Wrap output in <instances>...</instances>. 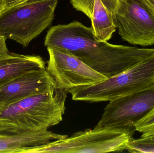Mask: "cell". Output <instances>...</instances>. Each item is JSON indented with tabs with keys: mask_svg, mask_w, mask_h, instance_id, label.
Returning <instances> with one entry per match:
<instances>
[{
	"mask_svg": "<svg viewBox=\"0 0 154 153\" xmlns=\"http://www.w3.org/2000/svg\"><path fill=\"white\" fill-rule=\"evenodd\" d=\"M44 45L67 50L107 78L125 71L154 53V49L113 45L100 40L91 27L77 21L51 27Z\"/></svg>",
	"mask_w": 154,
	"mask_h": 153,
	"instance_id": "6da1fadb",
	"label": "cell"
},
{
	"mask_svg": "<svg viewBox=\"0 0 154 153\" xmlns=\"http://www.w3.org/2000/svg\"><path fill=\"white\" fill-rule=\"evenodd\" d=\"M154 107V85L109 102L93 129L118 130L133 136L136 124Z\"/></svg>",
	"mask_w": 154,
	"mask_h": 153,
	"instance_id": "8992f818",
	"label": "cell"
},
{
	"mask_svg": "<svg viewBox=\"0 0 154 153\" xmlns=\"http://www.w3.org/2000/svg\"><path fill=\"white\" fill-rule=\"evenodd\" d=\"M28 0H7V8L24 2Z\"/></svg>",
	"mask_w": 154,
	"mask_h": 153,
	"instance_id": "d6986e66",
	"label": "cell"
},
{
	"mask_svg": "<svg viewBox=\"0 0 154 153\" xmlns=\"http://www.w3.org/2000/svg\"><path fill=\"white\" fill-rule=\"evenodd\" d=\"M49 58L46 66L57 87L69 91L94 85L107 79L67 50L47 48Z\"/></svg>",
	"mask_w": 154,
	"mask_h": 153,
	"instance_id": "ba28073f",
	"label": "cell"
},
{
	"mask_svg": "<svg viewBox=\"0 0 154 153\" xmlns=\"http://www.w3.org/2000/svg\"><path fill=\"white\" fill-rule=\"evenodd\" d=\"M114 15L104 5L101 0H95L91 28L96 37L107 41L116 29Z\"/></svg>",
	"mask_w": 154,
	"mask_h": 153,
	"instance_id": "7c38bea8",
	"label": "cell"
},
{
	"mask_svg": "<svg viewBox=\"0 0 154 153\" xmlns=\"http://www.w3.org/2000/svg\"><path fill=\"white\" fill-rule=\"evenodd\" d=\"M126 150L131 153H154V138L130 139Z\"/></svg>",
	"mask_w": 154,
	"mask_h": 153,
	"instance_id": "4fadbf2b",
	"label": "cell"
},
{
	"mask_svg": "<svg viewBox=\"0 0 154 153\" xmlns=\"http://www.w3.org/2000/svg\"><path fill=\"white\" fill-rule=\"evenodd\" d=\"M67 137L48 129L23 131L0 127V153H31L36 146Z\"/></svg>",
	"mask_w": 154,
	"mask_h": 153,
	"instance_id": "30bf717a",
	"label": "cell"
},
{
	"mask_svg": "<svg viewBox=\"0 0 154 153\" xmlns=\"http://www.w3.org/2000/svg\"><path fill=\"white\" fill-rule=\"evenodd\" d=\"M7 0H0V13L7 8Z\"/></svg>",
	"mask_w": 154,
	"mask_h": 153,
	"instance_id": "ffe728a7",
	"label": "cell"
},
{
	"mask_svg": "<svg viewBox=\"0 0 154 153\" xmlns=\"http://www.w3.org/2000/svg\"><path fill=\"white\" fill-rule=\"evenodd\" d=\"M133 136L114 130L86 129L69 137L36 146L32 153H93L122 152Z\"/></svg>",
	"mask_w": 154,
	"mask_h": 153,
	"instance_id": "5b68a950",
	"label": "cell"
},
{
	"mask_svg": "<svg viewBox=\"0 0 154 153\" xmlns=\"http://www.w3.org/2000/svg\"><path fill=\"white\" fill-rule=\"evenodd\" d=\"M68 92L57 87L30 96L0 112V127L23 131L47 130L63 120Z\"/></svg>",
	"mask_w": 154,
	"mask_h": 153,
	"instance_id": "7a4b0ae2",
	"label": "cell"
},
{
	"mask_svg": "<svg viewBox=\"0 0 154 153\" xmlns=\"http://www.w3.org/2000/svg\"><path fill=\"white\" fill-rule=\"evenodd\" d=\"M142 134V138H154V124L144 130Z\"/></svg>",
	"mask_w": 154,
	"mask_h": 153,
	"instance_id": "ac0fdd59",
	"label": "cell"
},
{
	"mask_svg": "<svg viewBox=\"0 0 154 153\" xmlns=\"http://www.w3.org/2000/svg\"><path fill=\"white\" fill-rule=\"evenodd\" d=\"M56 87V81L46 69L26 73L0 88V112L19 101Z\"/></svg>",
	"mask_w": 154,
	"mask_h": 153,
	"instance_id": "9c48e42d",
	"label": "cell"
},
{
	"mask_svg": "<svg viewBox=\"0 0 154 153\" xmlns=\"http://www.w3.org/2000/svg\"><path fill=\"white\" fill-rule=\"evenodd\" d=\"M104 5L114 15L116 11L119 0H101Z\"/></svg>",
	"mask_w": 154,
	"mask_h": 153,
	"instance_id": "2e32d148",
	"label": "cell"
},
{
	"mask_svg": "<svg viewBox=\"0 0 154 153\" xmlns=\"http://www.w3.org/2000/svg\"><path fill=\"white\" fill-rule=\"evenodd\" d=\"M6 39L0 35V58L9 53L6 44Z\"/></svg>",
	"mask_w": 154,
	"mask_h": 153,
	"instance_id": "e0dca14e",
	"label": "cell"
},
{
	"mask_svg": "<svg viewBox=\"0 0 154 153\" xmlns=\"http://www.w3.org/2000/svg\"><path fill=\"white\" fill-rule=\"evenodd\" d=\"M114 20L123 40L142 46L154 45V12L143 0H119Z\"/></svg>",
	"mask_w": 154,
	"mask_h": 153,
	"instance_id": "52a82bcc",
	"label": "cell"
},
{
	"mask_svg": "<svg viewBox=\"0 0 154 153\" xmlns=\"http://www.w3.org/2000/svg\"><path fill=\"white\" fill-rule=\"evenodd\" d=\"M147 6L154 12V0H143Z\"/></svg>",
	"mask_w": 154,
	"mask_h": 153,
	"instance_id": "44dd1931",
	"label": "cell"
},
{
	"mask_svg": "<svg viewBox=\"0 0 154 153\" xmlns=\"http://www.w3.org/2000/svg\"><path fill=\"white\" fill-rule=\"evenodd\" d=\"M154 85V53L125 71L94 85L70 90L73 100L110 102Z\"/></svg>",
	"mask_w": 154,
	"mask_h": 153,
	"instance_id": "277c9868",
	"label": "cell"
},
{
	"mask_svg": "<svg viewBox=\"0 0 154 153\" xmlns=\"http://www.w3.org/2000/svg\"><path fill=\"white\" fill-rule=\"evenodd\" d=\"M58 0H28L0 13V35L26 47L54 19Z\"/></svg>",
	"mask_w": 154,
	"mask_h": 153,
	"instance_id": "3957f363",
	"label": "cell"
},
{
	"mask_svg": "<svg viewBox=\"0 0 154 153\" xmlns=\"http://www.w3.org/2000/svg\"><path fill=\"white\" fill-rule=\"evenodd\" d=\"M46 64L38 55L9 53L0 58V88L26 73L46 69Z\"/></svg>",
	"mask_w": 154,
	"mask_h": 153,
	"instance_id": "8fae6325",
	"label": "cell"
},
{
	"mask_svg": "<svg viewBox=\"0 0 154 153\" xmlns=\"http://www.w3.org/2000/svg\"><path fill=\"white\" fill-rule=\"evenodd\" d=\"M154 124V107L144 117L140 120L135 126L136 131L142 133Z\"/></svg>",
	"mask_w": 154,
	"mask_h": 153,
	"instance_id": "9a60e30c",
	"label": "cell"
},
{
	"mask_svg": "<svg viewBox=\"0 0 154 153\" xmlns=\"http://www.w3.org/2000/svg\"><path fill=\"white\" fill-rule=\"evenodd\" d=\"M73 7L91 19L95 0H70Z\"/></svg>",
	"mask_w": 154,
	"mask_h": 153,
	"instance_id": "5bb4252c",
	"label": "cell"
}]
</instances>
